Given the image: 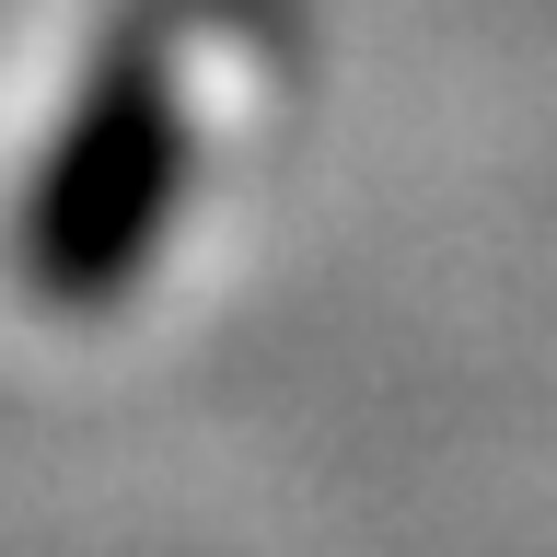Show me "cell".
<instances>
[{"label": "cell", "mask_w": 557, "mask_h": 557, "mask_svg": "<svg viewBox=\"0 0 557 557\" xmlns=\"http://www.w3.org/2000/svg\"><path fill=\"white\" fill-rule=\"evenodd\" d=\"M186 35H198V0H128L70 82V116L35 151L24 221H12V268L47 313H104L139 278V256L163 244L174 186H186V139H198Z\"/></svg>", "instance_id": "6da1fadb"}]
</instances>
